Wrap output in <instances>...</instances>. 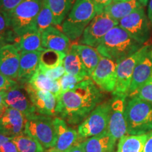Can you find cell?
Here are the masks:
<instances>
[{"label": "cell", "mask_w": 152, "mask_h": 152, "mask_svg": "<svg viewBox=\"0 0 152 152\" xmlns=\"http://www.w3.org/2000/svg\"><path fill=\"white\" fill-rule=\"evenodd\" d=\"M111 112V102L99 104L89 114L77 128L82 140L107 132Z\"/></svg>", "instance_id": "obj_7"}, {"label": "cell", "mask_w": 152, "mask_h": 152, "mask_svg": "<svg viewBox=\"0 0 152 152\" xmlns=\"http://www.w3.org/2000/svg\"><path fill=\"white\" fill-rule=\"evenodd\" d=\"M142 152H152V132L148 134L147 140L144 144Z\"/></svg>", "instance_id": "obj_41"}, {"label": "cell", "mask_w": 152, "mask_h": 152, "mask_svg": "<svg viewBox=\"0 0 152 152\" xmlns=\"http://www.w3.org/2000/svg\"><path fill=\"white\" fill-rule=\"evenodd\" d=\"M23 1L24 0H0V11L4 13L7 18V16Z\"/></svg>", "instance_id": "obj_34"}, {"label": "cell", "mask_w": 152, "mask_h": 152, "mask_svg": "<svg viewBox=\"0 0 152 152\" xmlns=\"http://www.w3.org/2000/svg\"><path fill=\"white\" fill-rule=\"evenodd\" d=\"M151 49L152 47L140 59L134 68L128 92V95L130 96H132L140 87L151 79L152 76Z\"/></svg>", "instance_id": "obj_18"}, {"label": "cell", "mask_w": 152, "mask_h": 152, "mask_svg": "<svg viewBox=\"0 0 152 152\" xmlns=\"http://www.w3.org/2000/svg\"><path fill=\"white\" fill-rule=\"evenodd\" d=\"M28 83L37 90L52 92L56 96V99L61 94V90L58 80L50 79L39 69L37 70Z\"/></svg>", "instance_id": "obj_26"}, {"label": "cell", "mask_w": 152, "mask_h": 152, "mask_svg": "<svg viewBox=\"0 0 152 152\" xmlns=\"http://www.w3.org/2000/svg\"><path fill=\"white\" fill-rule=\"evenodd\" d=\"M24 132L39 142L45 149H52L56 142L54 118L51 116L37 113L29 115L26 118Z\"/></svg>", "instance_id": "obj_6"}, {"label": "cell", "mask_w": 152, "mask_h": 152, "mask_svg": "<svg viewBox=\"0 0 152 152\" xmlns=\"http://www.w3.org/2000/svg\"><path fill=\"white\" fill-rule=\"evenodd\" d=\"M20 54L13 44L0 48V73L17 80L20 66Z\"/></svg>", "instance_id": "obj_16"}, {"label": "cell", "mask_w": 152, "mask_h": 152, "mask_svg": "<svg viewBox=\"0 0 152 152\" xmlns=\"http://www.w3.org/2000/svg\"><path fill=\"white\" fill-rule=\"evenodd\" d=\"M41 52L37 51L20 53V66L17 78L19 84L25 85L29 83L39 69Z\"/></svg>", "instance_id": "obj_20"}, {"label": "cell", "mask_w": 152, "mask_h": 152, "mask_svg": "<svg viewBox=\"0 0 152 152\" xmlns=\"http://www.w3.org/2000/svg\"><path fill=\"white\" fill-rule=\"evenodd\" d=\"M7 92H0V107H8L5 103V97Z\"/></svg>", "instance_id": "obj_44"}, {"label": "cell", "mask_w": 152, "mask_h": 152, "mask_svg": "<svg viewBox=\"0 0 152 152\" xmlns=\"http://www.w3.org/2000/svg\"><path fill=\"white\" fill-rule=\"evenodd\" d=\"M94 4L96 14H100L104 12V9L113 2V0H91Z\"/></svg>", "instance_id": "obj_38"}, {"label": "cell", "mask_w": 152, "mask_h": 152, "mask_svg": "<svg viewBox=\"0 0 152 152\" xmlns=\"http://www.w3.org/2000/svg\"><path fill=\"white\" fill-rule=\"evenodd\" d=\"M139 1H140L141 4L144 7H146V6H147L148 2H149V0H139Z\"/></svg>", "instance_id": "obj_47"}, {"label": "cell", "mask_w": 152, "mask_h": 152, "mask_svg": "<svg viewBox=\"0 0 152 152\" xmlns=\"http://www.w3.org/2000/svg\"><path fill=\"white\" fill-rule=\"evenodd\" d=\"M142 47L118 25L108 32L96 49L102 56L118 64Z\"/></svg>", "instance_id": "obj_2"}, {"label": "cell", "mask_w": 152, "mask_h": 152, "mask_svg": "<svg viewBox=\"0 0 152 152\" xmlns=\"http://www.w3.org/2000/svg\"><path fill=\"white\" fill-rule=\"evenodd\" d=\"M118 26L141 45H143L149 40L151 36L149 19L144 7L133 11L132 14L120 20Z\"/></svg>", "instance_id": "obj_9"}, {"label": "cell", "mask_w": 152, "mask_h": 152, "mask_svg": "<svg viewBox=\"0 0 152 152\" xmlns=\"http://www.w3.org/2000/svg\"><path fill=\"white\" fill-rule=\"evenodd\" d=\"M151 78H152V76H151Z\"/></svg>", "instance_id": "obj_51"}, {"label": "cell", "mask_w": 152, "mask_h": 152, "mask_svg": "<svg viewBox=\"0 0 152 152\" xmlns=\"http://www.w3.org/2000/svg\"><path fill=\"white\" fill-rule=\"evenodd\" d=\"M54 123L57 140L52 149L58 152H68L81 143L83 140L80 137L77 131L70 128L64 119L59 117L54 118Z\"/></svg>", "instance_id": "obj_14"}, {"label": "cell", "mask_w": 152, "mask_h": 152, "mask_svg": "<svg viewBox=\"0 0 152 152\" xmlns=\"http://www.w3.org/2000/svg\"><path fill=\"white\" fill-rule=\"evenodd\" d=\"M130 1V0H113V1Z\"/></svg>", "instance_id": "obj_49"}, {"label": "cell", "mask_w": 152, "mask_h": 152, "mask_svg": "<svg viewBox=\"0 0 152 152\" xmlns=\"http://www.w3.org/2000/svg\"><path fill=\"white\" fill-rule=\"evenodd\" d=\"M0 152H18L16 144L12 140H9L1 146L0 148Z\"/></svg>", "instance_id": "obj_40"}, {"label": "cell", "mask_w": 152, "mask_h": 152, "mask_svg": "<svg viewBox=\"0 0 152 152\" xmlns=\"http://www.w3.org/2000/svg\"><path fill=\"white\" fill-rule=\"evenodd\" d=\"M8 107H0V118L2 117V115L4 114L6 110L7 109Z\"/></svg>", "instance_id": "obj_46"}, {"label": "cell", "mask_w": 152, "mask_h": 152, "mask_svg": "<svg viewBox=\"0 0 152 152\" xmlns=\"http://www.w3.org/2000/svg\"><path fill=\"white\" fill-rule=\"evenodd\" d=\"M11 140L16 144L18 152L45 151V149L39 142L25 132L14 137Z\"/></svg>", "instance_id": "obj_30"}, {"label": "cell", "mask_w": 152, "mask_h": 152, "mask_svg": "<svg viewBox=\"0 0 152 152\" xmlns=\"http://www.w3.org/2000/svg\"><path fill=\"white\" fill-rule=\"evenodd\" d=\"M16 37L18 36H16L15 34L7 35L0 33V48L7 44H14Z\"/></svg>", "instance_id": "obj_39"}, {"label": "cell", "mask_w": 152, "mask_h": 152, "mask_svg": "<svg viewBox=\"0 0 152 152\" xmlns=\"http://www.w3.org/2000/svg\"><path fill=\"white\" fill-rule=\"evenodd\" d=\"M40 71H42L47 77H49L50 79L54 80H58L66 73L64 65H61L55 68H52V69L40 70Z\"/></svg>", "instance_id": "obj_35"}, {"label": "cell", "mask_w": 152, "mask_h": 152, "mask_svg": "<svg viewBox=\"0 0 152 152\" xmlns=\"http://www.w3.org/2000/svg\"><path fill=\"white\" fill-rule=\"evenodd\" d=\"M26 117L21 112L12 108H7L0 118V132L14 137L24 132Z\"/></svg>", "instance_id": "obj_17"}, {"label": "cell", "mask_w": 152, "mask_h": 152, "mask_svg": "<svg viewBox=\"0 0 152 152\" xmlns=\"http://www.w3.org/2000/svg\"><path fill=\"white\" fill-rule=\"evenodd\" d=\"M11 140H12V137H10L6 135L5 134L0 132V148L1 147V146H2L5 142H7V141Z\"/></svg>", "instance_id": "obj_43"}, {"label": "cell", "mask_w": 152, "mask_h": 152, "mask_svg": "<svg viewBox=\"0 0 152 152\" xmlns=\"http://www.w3.org/2000/svg\"><path fill=\"white\" fill-rule=\"evenodd\" d=\"M143 6L141 4L139 0H130V1H115V2L113 1L104 9V12L109 15L115 21L119 23L121 19L132 14L133 11Z\"/></svg>", "instance_id": "obj_21"}, {"label": "cell", "mask_w": 152, "mask_h": 152, "mask_svg": "<svg viewBox=\"0 0 152 152\" xmlns=\"http://www.w3.org/2000/svg\"><path fill=\"white\" fill-rule=\"evenodd\" d=\"M18 84V81L9 78L0 73V92H7Z\"/></svg>", "instance_id": "obj_36"}, {"label": "cell", "mask_w": 152, "mask_h": 152, "mask_svg": "<svg viewBox=\"0 0 152 152\" xmlns=\"http://www.w3.org/2000/svg\"><path fill=\"white\" fill-rule=\"evenodd\" d=\"M151 47L149 45L143 46L134 54L118 63L116 84L113 92V96H128L134 68Z\"/></svg>", "instance_id": "obj_8"}, {"label": "cell", "mask_w": 152, "mask_h": 152, "mask_svg": "<svg viewBox=\"0 0 152 152\" xmlns=\"http://www.w3.org/2000/svg\"><path fill=\"white\" fill-rule=\"evenodd\" d=\"M44 0H24L7 16L9 26L16 36L37 31V18Z\"/></svg>", "instance_id": "obj_5"}, {"label": "cell", "mask_w": 152, "mask_h": 152, "mask_svg": "<svg viewBox=\"0 0 152 152\" xmlns=\"http://www.w3.org/2000/svg\"><path fill=\"white\" fill-rule=\"evenodd\" d=\"M132 96H137L142 99L152 103V78L140 87Z\"/></svg>", "instance_id": "obj_33"}, {"label": "cell", "mask_w": 152, "mask_h": 152, "mask_svg": "<svg viewBox=\"0 0 152 152\" xmlns=\"http://www.w3.org/2000/svg\"><path fill=\"white\" fill-rule=\"evenodd\" d=\"M0 33L7 35L14 34L10 28L7 16L1 11H0Z\"/></svg>", "instance_id": "obj_37"}, {"label": "cell", "mask_w": 152, "mask_h": 152, "mask_svg": "<svg viewBox=\"0 0 152 152\" xmlns=\"http://www.w3.org/2000/svg\"><path fill=\"white\" fill-rule=\"evenodd\" d=\"M68 152H84V151H83V149H82L81 147L79 144V145L75 146V147L72 148V149Z\"/></svg>", "instance_id": "obj_45"}, {"label": "cell", "mask_w": 152, "mask_h": 152, "mask_svg": "<svg viewBox=\"0 0 152 152\" xmlns=\"http://www.w3.org/2000/svg\"><path fill=\"white\" fill-rule=\"evenodd\" d=\"M111 152H113V151H111Z\"/></svg>", "instance_id": "obj_52"}, {"label": "cell", "mask_w": 152, "mask_h": 152, "mask_svg": "<svg viewBox=\"0 0 152 152\" xmlns=\"http://www.w3.org/2000/svg\"><path fill=\"white\" fill-rule=\"evenodd\" d=\"M147 6V17L150 23L152 25V0H149Z\"/></svg>", "instance_id": "obj_42"}, {"label": "cell", "mask_w": 152, "mask_h": 152, "mask_svg": "<svg viewBox=\"0 0 152 152\" xmlns=\"http://www.w3.org/2000/svg\"><path fill=\"white\" fill-rule=\"evenodd\" d=\"M52 26H54V16L47 1L44 0L37 18V31L42 33Z\"/></svg>", "instance_id": "obj_31"}, {"label": "cell", "mask_w": 152, "mask_h": 152, "mask_svg": "<svg viewBox=\"0 0 152 152\" xmlns=\"http://www.w3.org/2000/svg\"><path fill=\"white\" fill-rule=\"evenodd\" d=\"M5 103L8 107L21 112L26 118L36 113L35 108L23 85L18 84L7 91Z\"/></svg>", "instance_id": "obj_15"}, {"label": "cell", "mask_w": 152, "mask_h": 152, "mask_svg": "<svg viewBox=\"0 0 152 152\" xmlns=\"http://www.w3.org/2000/svg\"><path fill=\"white\" fill-rule=\"evenodd\" d=\"M42 45L44 49L67 53L70 47V39L56 26H52L41 33Z\"/></svg>", "instance_id": "obj_19"}, {"label": "cell", "mask_w": 152, "mask_h": 152, "mask_svg": "<svg viewBox=\"0 0 152 152\" xmlns=\"http://www.w3.org/2000/svg\"><path fill=\"white\" fill-rule=\"evenodd\" d=\"M54 16V25L60 26L73 8L76 0H46Z\"/></svg>", "instance_id": "obj_28"}, {"label": "cell", "mask_w": 152, "mask_h": 152, "mask_svg": "<svg viewBox=\"0 0 152 152\" xmlns=\"http://www.w3.org/2000/svg\"><path fill=\"white\" fill-rule=\"evenodd\" d=\"M148 134L140 135L125 134L120 139L117 152H142Z\"/></svg>", "instance_id": "obj_27"}, {"label": "cell", "mask_w": 152, "mask_h": 152, "mask_svg": "<svg viewBox=\"0 0 152 152\" xmlns=\"http://www.w3.org/2000/svg\"><path fill=\"white\" fill-rule=\"evenodd\" d=\"M35 108L36 113L47 116L56 115L57 99L52 92L39 90L29 83L23 85Z\"/></svg>", "instance_id": "obj_13"}, {"label": "cell", "mask_w": 152, "mask_h": 152, "mask_svg": "<svg viewBox=\"0 0 152 152\" xmlns=\"http://www.w3.org/2000/svg\"><path fill=\"white\" fill-rule=\"evenodd\" d=\"M45 152H58V151H55V150L52 149H47V151H45Z\"/></svg>", "instance_id": "obj_48"}, {"label": "cell", "mask_w": 152, "mask_h": 152, "mask_svg": "<svg viewBox=\"0 0 152 152\" xmlns=\"http://www.w3.org/2000/svg\"><path fill=\"white\" fill-rule=\"evenodd\" d=\"M13 45L19 52H42L41 33L38 31L28 33L19 37H16Z\"/></svg>", "instance_id": "obj_23"}, {"label": "cell", "mask_w": 152, "mask_h": 152, "mask_svg": "<svg viewBox=\"0 0 152 152\" xmlns=\"http://www.w3.org/2000/svg\"><path fill=\"white\" fill-rule=\"evenodd\" d=\"M151 54H152V49H151Z\"/></svg>", "instance_id": "obj_50"}, {"label": "cell", "mask_w": 152, "mask_h": 152, "mask_svg": "<svg viewBox=\"0 0 152 152\" xmlns=\"http://www.w3.org/2000/svg\"><path fill=\"white\" fill-rule=\"evenodd\" d=\"M130 97L125 109L127 134H149L152 132V103L137 96Z\"/></svg>", "instance_id": "obj_3"}, {"label": "cell", "mask_w": 152, "mask_h": 152, "mask_svg": "<svg viewBox=\"0 0 152 152\" xmlns=\"http://www.w3.org/2000/svg\"><path fill=\"white\" fill-rule=\"evenodd\" d=\"M80 146L84 152H111L114 148L108 132L87 138Z\"/></svg>", "instance_id": "obj_25"}, {"label": "cell", "mask_w": 152, "mask_h": 152, "mask_svg": "<svg viewBox=\"0 0 152 152\" xmlns=\"http://www.w3.org/2000/svg\"><path fill=\"white\" fill-rule=\"evenodd\" d=\"M102 96L92 80L85 79L57 99L56 115L70 125L80 124L99 104Z\"/></svg>", "instance_id": "obj_1"}, {"label": "cell", "mask_w": 152, "mask_h": 152, "mask_svg": "<svg viewBox=\"0 0 152 152\" xmlns=\"http://www.w3.org/2000/svg\"><path fill=\"white\" fill-rule=\"evenodd\" d=\"M63 65L66 72L68 74L82 78H90V76L87 73L78 54L71 46L66 53Z\"/></svg>", "instance_id": "obj_24"}, {"label": "cell", "mask_w": 152, "mask_h": 152, "mask_svg": "<svg viewBox=\"0 0 152 152\" xmlns=\"http://www.w3.org/2000/svg\"><path fill=\"white\" fill-rule=\"evenodd\" d=\"M96 15L94 5L91 0H76L61 25L62 32L70 40H77Z\"/></svg>", "instance_id": "obj_4"}, {"label": "cell", "mask_w": 152, "mask_h": 152, "mask_svg": "<svg viewBox=\"0 0 152 152\" xmlns=\"http://www.w3.org/2000/svg\"><path fill=\"white\" fill-rule=\"evenodd\" d=\"M66 55L64 52L45 49L41 52L39 68L40 70H48L63 65Z\"/></svg>", "instance_id": "obj_29"}, {"label": "cell", "mask_w": 152, "mask_h": 152, "mask_svg": "<svg viewBox=\"0 0 152 152\" xmlns=\"http://www.w3.org/2000/svg\"><path fill=\"white\" fill-rule=\"evenodd\" d=\"M126 96H114L111 102V112L108 126V134L114 147L118 140L127 134L125 117Z\"/></svg>", "instance_id": "obj_11"}, {"label": "cell", "mask_w": 152, "mask_h": 152, "mask_svg": "<svg viewBox=\"0 0 152 152\" xmlns=\"http://www.w3.org/2000/svg\"><path fill=\"white\" fill-rule=\"evenodd\" d=\"M85 79L66 73L58 80L61 86V94L64 92L73 90L76 85L79 84L80 82L83 81Z\"/></svg>", "instance_id": "obj_32"}, {"label": "cell", "mask_w": 152, "mask_h": 152, "mask_svg": "<svg viewBox=\"0 0 152 152\" xmlns=\"http://www.w3.org/2000/svg\"><path fill=\"white\" fill-rule=\"evenodd\" d=\"M117 64L106 57H101L90 77L100 90L113 92L116 84Z\"/></svg>", "instance_id": "obj_12"}, {"label": "cell", "mask_w": 152, "mask_h": 152, "mask_svg": "<svg viewBox=\"0 0 152 152\" xmlns=\"http://www.w3.org/2000/svg\"><path fill=\"white\" fill-rule=\"evenodd\" d=\"M118 25V23L106 13L96 14L85 29L80 44L96 48L108 32Z\"/></svg>", "instance_id": "obj_10"}, {"label": "cell", "mask_w": 152, "mask_h": 152, "mask_svg": "<svg viewBox=\"0 0 152 152\" xmlns=\"http://www.w3.org/2000/svg\"><path fill=\"white\" fill-rule=\"evenodd\" d=\"M71 47L78 54L90 77L92 72L98 65L102 55L98 52L97 49L95 47L82 45V44H77V45L75 44V45H72Z\"/></svg>", "instance_id": "obj_22"}]
</instances>
